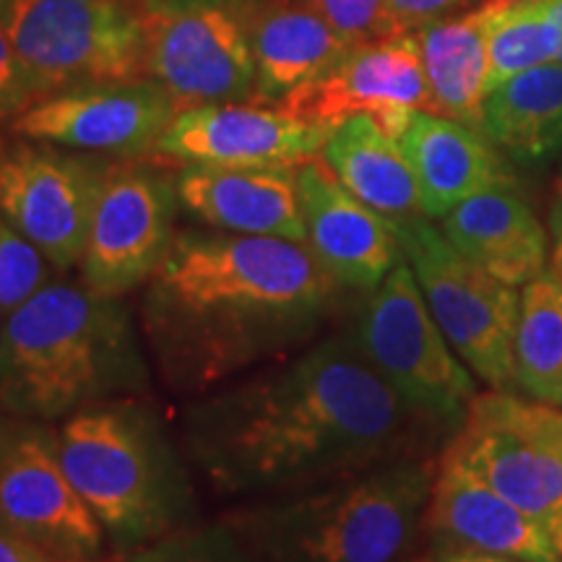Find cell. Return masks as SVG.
I'll return each instance as SVG.
<instances>
[{"label": "cell", "mask_w": 562, "mask_h": 562, "mask_svg": "<svg viewBox=\"0 0 562 562\" xmlns=\"http://www.w3.org/2000/svg\"><path fill=\"white\" fill-rule=\"evenodd\" d=\"M0 524L58 562L100 560L104 531L63 469L55 430L0 412Z\"/></svg>", "instance_id": "cell-10"}, {"label": "cell", "mask_w": 562, "mask_h": 562, "mask_svg": "<svg viewBox=\"0 0 562 562\" xmlns=\"http://www.w3.org/2000/svg\"><path fill=\"white\" fill-rule=\"evenodd\" d=\"M552 539H554V547H558V552H560V558H562V518H560L558 529L552 531Z\"/></svg>", "instance_id": "cell-38"}, {"label": "cell", "mask_w": 562, "mask_h": 562, "mask_svg": "<svg viewBox=\"0 0 562 562\" xmlns=\"http://www.w3.org/2000/svg\"><path fill=\"white\" fill-rule=\"evenodd\" d=\"M305 245L339 286L372 292L404 261L396 222L378 214L336 180L323 157L294 170Z\"/></svg>", "instance_id": "cell-17"}, {"label": "cell", "mask_w": 562, "mask_h": 562, "mask_svg": "<svg viewBox=\"0 0 562 562\" xmlns=\"http://www.w3.org/2000/svg\"><path fill=\"white\" fill-rule=\"evenodd\" d=\"M70 562H112V560H70Z\"/></svg>", "instance_id": "cell-41"}, {"label": "cell", "mask_w": 562, "mask_h": 562, "mask_svg": "<svg viewBox=\"0 0 562 562\" xmlns=\"http://www.w3.org/2000/svg\"><path fill=\"white\" fill-rule=\"evenodd\" d=\"M349 47L372 45L404 34L393 24L385 0H305Z\"/></svg>", "instance_id": "cell-30"}, {"label": "cell", "mask_w": 562, "mask_h": 562, "mask_svg": "<svg viewBox=\"0 0 562 562\" xmlns=\"http://www.w3.org/2000/svg\"><path fill=\"white\" fill-rule=\"evenodd\" d=\"M321 157L351 195L391 222L425 216L417 180L402 146L378 128L372 117L355 115L344 121L331 131Z\"/></svg>", "instance_id": "cell-23"}, {"label": "cell", "mask_w": 562, "mask_h": 562, "mask_svg": "<svg viewBox=\"0 0 562 562\" xmlns=\"http://www.w3.org/2000/svg\"><path fill=\"white\" fill-rule=\"evenodd\" d=\"M55 440L70 484L117 552L131 554L193 524L195 497L186 459L140 398L70 414Z\"/></svg>", "instance_id": "cell-5"}, {"label": "cell", "mask_w": 562, "mask_h": 562, "mask_svg": "<svg viewBox=\"0 0 562 562\" xmlns=\"http://www.w3.org/2000/svg\"><path fill=\"white\" fill-rule=\"evenodd\" d=\"M463 0H385L398 32H419L427 24L451 16Z\"/></svg>", "instance_id": "cell-32"}, {"label": "cell", "mask_w": 562, "mask_h": 562, "mask_svg": "<svg viewBox=\"0 0 562 562\" xmlns=\"http://www.w3.org/2000/svg\"><path fill=\"white\" fill-rule=\"evenodd\" d=\"M435 467L398 456L224 518L266 562H402L425 529Z\"/></svg>", "instance_id": "cell-4"}, {"label": "cell", "mask_w": 562, "mask_h": 562, "mask_svg": "<svg viewBox=\"0 0 562 562\" xmlns=\"http://www.w3.org/2000/svg\"><path fill=\"white\" fill-rule=\"evenodd\" d=\"M451 456L490 484L497 495L558 529L562 518V448L539 430L529 402L508 391L476 393L467 419L456 432Z\"/></svg>", "instance_id": "cell-13"}, {"label": "cell", "mask_w": 562, "mask_h": 562, "mask_svg": "<svg viewBox=\"0 0 562 562\" xmlns=\"http://www.w3.org/2000/svg\"><path fill=\"white\" fill-rule=\"evenodd\" d=\"M110 165L30 140L0 144V214L58 271L81 263Z\"/></svg>", "instance_id": "cell-12"}, {"label": "cell", "mask_w": 562, "mask_h": 562, "mask_svg": "<svg viewBox=\"0 0 562 562\" xmlns=\"http://www.w3.org/2000/svg\"><path fill=\"white\" fill-rule=\"evenodd\" d=\"M550 269L554 277H558L560 286H562V211H560L558 220H554V250H552Z\"/></svg>", "instance_id": "cell-37"}, {"label": "cell", "mask_w": 562, "mask_h": 562, "mask_svg": "<svg viewBox=\"0 0 562 562\" xmlns=\"http://www.w3.org/2000/svg\"><path fill=\"white\" fill-rule=\"evenodd\" d=\"M440 232L463 258L516 290L547 269V235L513 182L469 195L442 216Z\"/></svg>", "instance_id": "cell-20"}, {"label": "cell", "mask_w": 562, "mask_h": 562, "mask_svg": "<svg viewBox=\"0 0 562 562\" xmlns=\"http://www.w3.org/2000/svg\"><path fill=\"white\" fill-rule=\"evenodd\" d=\"M11 0H0V16H5V11H9Z\"/></svg>", "instance_id": "cell-40"}, {"label": "cell", "mask_w": 562, "mask_h": 562, "mask_svg": "<svg viewBox=\"0 0 562 562\" xmlns=\"http://www.w3.org/2000/svg\"><path fill=\"white\" fill-rule=\"evenodd\" d=\"M417 422L349 331L201 393L182 440L220 495L263 501L409 456Z\"/></svg>", "instance_id": "cell-1"}, {"label": "cell", "mask_w": 562, "mask_h": 562, "mask_svg": "<svg viewBox=\"0 0 562 562\" xmlns=\"http://www.w3.org/2000/svg\"><path fill=\"white\" fill-rule=\"evenodd\" d=\"M554 32L544 0L497 3L487 26V94L513 76L554 63Z\"/></svg>", "instance_id": "cell-27"}, {"label": "cell", "mask_w": 562, "mask_h": 562, "mask_svg": "<svg viewBox=\"0 0 562 562\" xmlns=\"http://www.w3.org/2000/svg\"><path fill=\"white\" fill-rule=\"evenodd\" d=\"M339 284L305 243L178 232L140 300V334L161 381L201 396L305 347Z\"/></svg>", "instance_id": "cell-2"}, {"label": "cell", "mask_w": 562, "mask_h": 562, "mask_svg": "<svg viewBox=\"0 0 562 562\" xmlns=\"http://www.w3.org/2000/svg\"><path fill=\"white\" fill-rule=\"evenodd\" d=\"M513 378L533 402L562 409V286L550 266L521 292Z\"/></svg>", "instance_id": "cell-26"}, {"label": "cell", "mask_w": 562, "mask_h": 562, "mask_svg": "<svg viewBox=\"0 0 562 562\" xmlns=\"http://www.w3.org/2000/svg\"><path fill=\"white\" fill-rule=\"evenodd\" d=\"M248 30L258 74L256 97L266 102H281L349 50L307 5H277L252 19Z\"/></svg>", "instance_id": "cell-24"}, {"label": "cell", "mask_w": 562, "mask_h": 562, "mask_svg": "<svg viewBox=\"0 0 562 562\" xmlns=\"http://www.w3.org/2000/svg\"><path fill=\"white\" fill-rule=\"evenodd\" d=\"M482 133L521 161L562 146V63H544L492 89L482 102Z\"/></svg>", "instance_id": "cell-25"}, {"label": "cell", "mask_w": 562, "mask_h": 562, "mask_svg": "<svg viewBox=\"0 0 562 562\" xmlns=\"http://www.w3.org/2000/svg\"><path fill=\"white\" fill-rule=\"evenodd\" d=\"M544 5H547V19H550L552 32H554V45H558L554 63H562V0H544Z\"/></svg>", "instance_id": "cell-36"}, {"label": "cell", "mask_w": 562, "mask_h": 562, "mask_svg": "<svg viewBox=\"0 0 562 562\" xmlns=\"http://www.w3.org/2000/svg\"><path fill=\"white\" fill-rule=\"evenodd\" d=\"M482 3H505V5H510V3H526V0H482Z\"/></svg>", "instance_id": "cell-39"}, {"label": "cell", "mask_w": 562, "mask_h": 562, "mask_svg": "<svg viewBox=\"0 0 562 562\" xmlns=\"http://www.w3.org/2000/svg\"><path fill=\"white\" fill-rule=\"evenodd\" d=\"M279 108L328 131L355 115H368L383 133L398 138L414 112H430L419 34L404 32L349 47L321 76L290 91Z\"/></svg>", "instance_id": "cell-14"}, {"label": "cell", "mask_w": 562, "mask_h": 562, "mask_svg": "<svg viewBox=\"0 0 562 562\" xmlns=\"http://www.w3.org/2000/svg\"><path fill=\"white\" fill-rule=\"evenodd\" d=\"M178 206L175 180L149 167L110 165L91 211L79 279L117 300L149 284L178 235Z\"/></svg>", "instance_id": "cell-11"}, {"label": "cell", "mask_w": 562, "mask_h": 562, "mask_svg": "<svg viewBox=\"0 0 562 562\" xmlns=\"http://www.w3.org/2000/svg\"><path fill=\"white\" fill-rule=\"evenodd\" d=\"M497 3L427 24L419 30L422 68L432 115L451 117L482 131L487 97V26Z\"/></svg>", "instance_id": "cell-22"}, {"label": "cell", "mask_w": 562, "mask_h": 562, "mask_svg": "<svg viewBox=\"0 0 562 562\" xmlns=\"http://www.w3.org/2000/svg\"><path fill=\"white\" fill-rule=\"evenodd\" d=\"M125 562H266L227 518L188 524L157 542L125 554Z\"/></svg>", "instance_id": "cell-28"}, {"label": "cell", "mask_w": 562, "mask_h": 562, "mask_svg": "<svg viewBox=\"0 0 562 562\" xmlns=\"http://www.w3.org/2000/svg\"><path fill=\"white\" fill-rule=\"evenodd\" d=\"M146 76L175 112L256 97L250 30L232 0H146Z\"/></svg>", "instance_id": "cell-9"}, {"label": "cell", "mask_w": 562, "mask_h": 562, "mask_svg": "<svg viewBox=\"0 0 562 562\" xmlns=\"http://www.w3.org/2000/svg\"><path fill=\"white\" fill-rule=\"evenodd\" d=\"M396 232L422 297L461 362L490 391H510L516 383L513 339L521 305L516 286L463 258L427 216L396 222Z\"/></svg>", "instance_id": "cell-7"}, {"label": "cell", "mask_w": 562, "mask_h": 562, "mask_svg": "<svg viewBox=\"0 0 562 562\" xmlns=\"http://www.w3.org/2000/svg\"><path fill=\"white\" fill-rule=\"evenodd\" d=\"M53 266L0 214V318L50 281Z\"/></svg>", "instance_id": "cell-29"}, {"label": "cell", "mask_w": 562, "mask_h": 562, "mask_svg": "<svg viewBox=\"0 0 562 562\" xmlns=\"http://www.w3.org/2000/svg\"><path fill=\"white\" fill-rule=\"evenodd\" d=\"M3 21L37 100L146 74L144 13L125 0H11Z\"/></svg>", "instance_id": "cell-6"}, {"label": "cell", "mask_w": 562, "mask_h": 562, "mask_svg": "<svg viewBox=\"0 0 562 562\" xmlns=\"http://www.w3.org/2000/svg\"><path fill=\"white\" fill-rule=\"evenodd\" d=\"M412 562H435L432 558H419V560H412Z\"/></svg>", "instance_id": "cell-42"}, {"label": "cell", "mask_w": 562, "mask_h": 562, "mask_svg": "<svg viewBox=\"0 0 562 562\" xmlns=\"http://www.w3.org/2000/svg\"><path fill=\"white\" fill-rule=\"evenodd\" d=\"M531 419L537 422V427L542 430L547 438H550L554 446L562 448V409H554V406L529 402Z\"/></svg>", "instance_id": "cell-34"}, {"label": "cell", "mask_w": 562, "mask_h": 562, "mask_svg": "<svg viewBox=\"0 0 562 562\" xmlns=\"http://www.w3.org/2000/svg\"><path fill=\"white\" fill-rule=\"evenodd\" d=\"M355 339L422 419L463 425L476 398L474 375L442 336L406 261L364 300Z\"/></svg>", "instance_id": "cell-8"}, {"label": "cell", "mask_w": 562, "mask_h": 562, "mask_svg": "<svg viewBox=\"0 0 562 562\" xmlns=\"http://www.w3.org/2000/svg\"><path fill=\"white\" fill-rule=\"evenodd\" d=\"M419 188L422 214L442 220L469 195L513 182L480 128L417 110L396 138Z\"/></svg>", "instance_id": "cell-21"}, {"label": "cell", "mask_w": 562, "mask_h": 562, "mask_svg": "<svg viewBox=\"0 0 562 562\" xmlns=\"http://www.w3.org/2000/svg\"><path fill=\"white\" fill-rule=\"evenodd\" d=\"M34 102H37V94L13 50L5 21L0 16V121H16Z\"/></svg>", "instance_id": "cell-31"}, {"label": "cell", "mask_w": 562, "mask_h": 562, "mask_svg": "<svg viewBox=\"0 0 562 562\" xmlns=\"http://www.w3.org/2000/svg\"><path fill=\"white\" fill-rule=\"evenodd\" d=\"M425 529L438 547L503 554L524 562H562L547 526L518 510L446 453L435 467Z\"/></svg>", "instance_id": "cell-18"}, {"label": "cell", "mask_w": 562, "mask_h": 562, "mask_svg": "<svg viewBox=\"0 0 562 562\" xmlns=\"http://www.w3.org/2000/svg\"><path fill=\"white\" fill-rule=\"evenodd\" d=\"M297 167L191 165L175 180L180 206L211 229L305 243Z\"/></svg>", "instance_id": "cell-19"}, {"label": "cell", "mask_w": 562, "mask_h": 562, "mask_svg": "<svg viewBox=\"0 0 562 562\" xmlns=\"http://www.w3.org/2000/svg\"><path fill=\"white\" fill-rule=\"evenodd\" d=\"M0 562H58L42 547L0 524Z\"/></svg>", "instance_id": "cell-33"}, {"label": "cell", "mask_w": 562, "mask_h": 562, "mask_svg": "<svg viewBox=\"0 0 562 562\" xmlns=\"http://www.w3.org/2000/svg\"><path fill=\"white\" fill-rule=\"evenodd\" d=\"M331 131L281 108L227 102L175 112L151 154L175 165L300 167L321 157Z\"/></svg>", "instance_id": "cell-16"}, {"label": "cell", "mask_w": 562, "mask_h": 562, "mask_svg": "<svg viewBox=\"0 0 562 562\" xmlns=\"http://www.w3.org/2000/svg\"><path fill=\"white\" fill-rule=\"evenodd\" d=\"M151 385L125 300L83 281H47L0 323V412L63 422L87 406L140 398Z\"/></svg>", "instance_id": "cell-3"}, {"label": "cell", "mask_w": 562, "mask_h": 562, "mask_svg": "<svg viewBox=\"0 0 562 562\" xmlns=\"http://www.w3.org/2000/svg\"><path fill=\"white\" fill-rule=\"evenodd\" d=\"M175 104L151 79L91 83L42 97L13 121L21 138L76 151L138 157L154 149Z\"/></svg>", "instance_id": "cell-15"}, {"label": "cell", "mask_w": 562, "mask_h": 562, "mask_svg": "<svg viewBox=\"0 0 562 562\" xmlns=\"http://www.w3.org/2000/svg\"><path fill=\"white\" fill-rule=\"evenodd\" d=\"M435 562H524L503 558V554H487V552H474V550H456V547H438V552L432 554Z\"/></svg>", "instance_id": "cell-35"}]
</instances>
